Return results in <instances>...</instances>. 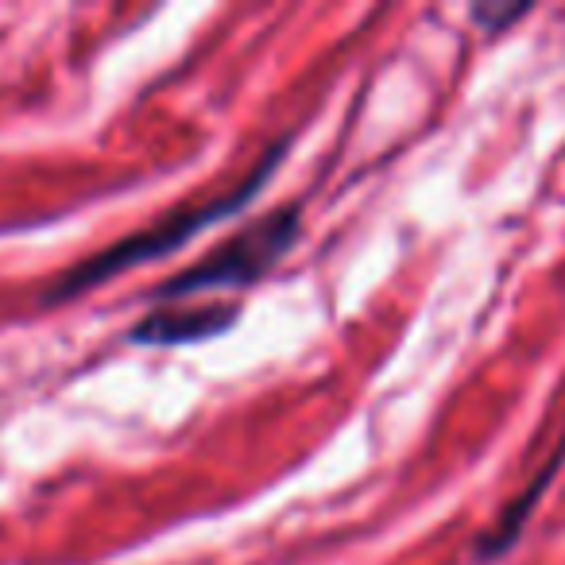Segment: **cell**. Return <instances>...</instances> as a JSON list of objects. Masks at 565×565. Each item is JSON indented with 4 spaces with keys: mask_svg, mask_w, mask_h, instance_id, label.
<instances>
[{
    "mask_svg": "<svg viewBox=\"0 0 565 565\" xmlns=\"http://www.w3.org/2000/svg\"><path fill=\"white\" fill-rule=\"evenodd\" d=\"M302 236V205L287 202L279 210H267L264 217L248 221L236 228L228 241H221L210 256L198 264L174 271L163 279L156 291L148 295L151 302H174V299H194V295L228 291V287H248L259 282Z\"/></svg>",
    "mask_w": 565,
    "mask_h": 565,
    "instance_id": "2",
    "label": "cell"
},
{
    "mask_svg": "<svg viewBox=\"0 0 565 565\" xmlns=\"http://www.w3.org/2000/svg\"><path fill=\"white\" fill-rule=\"evenodd\" d=\"M287 148H291L287 140L271 143V148L264 151V159L252 167L248 179H241L233 190H225V194H217V198H205V202L182 205V210L159 217L156 225L140 228V233H128L125 241L109 244V248H102L97 256L74 264L71 271L55 275V279H51V287L43 291V302L51 307V302L78 299V295L94 291V287H102V282L117 279V275L128 271V267H140V264H151V259H159V256H171L174 248H182V244H190L194 236H202L205 228H213L221 217H233V213H241L244 205H248L252 198L264 190V182L275 174V167L282 163Z\"/></svg>",
    "mask_w": 565,
    "mask_h": 565,
    "instance_id": "1",
    "label": "cell"
},
{
    "mask_svg": "<svg viewBox=\"0 0 565 565\" xmlns=\"http://www.w3.org/2000/svg\"><path fill=\"white\" fill-rule=\"evenodd\" d=\"M241 310L205 302V307H159L148 310L132 330L125 333L128 345H186V341H210L233 330Z\"/></svg>",
    "mask_w": 565,
    "mask_h": 565,
    "instance_id": "3",
    "label": "cell"
},
{
    "mask_svg": "<svg viewBox=\"0 0 565 565\" xmlns=\"http://www.w3.org/2000/svg\"><path fill=\"white\" fill-rule=\"evenodd\" d=\"M526 12H531L526 4H511V9H500V4H495V9L477 4V9H472V20H477V24H484L488 32H503V28H511L515 20H523Z\"/></svg>",
    "mask_w": 565,
    "mask_h": 565,
    "instance_id": "4",
    "label": "cell"
}]
</instances>
